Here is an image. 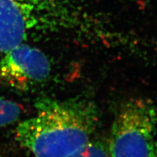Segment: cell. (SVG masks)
<instances>
[{
  "mask_svg": "<svg viewBox=\"0 0 157 157\" xmlns=\"http://www.w3.org/2000/svg\"><path fill=\"white\" fill-rule=\"evenodd\" d=\"M66 157H110L107 146L101 141L90 140L85 146Z\"/></svg>",
  "mask_w": 157,
  "mask_h": 157,
  "instance_id": "8992f818",
  "label": "cell"
},
{
  "mask_svg": "<svg viewBox=\"0 0 157 157\" xmlns=\"http://www.w3.org/2000/svg\"><path fill=\"white\" fill-rule=\"evenodd\" d=\"M0 157H3V156H2V155L1 154H0Z\"/></svg>",
  "mask_w": 157,
  "mask_h": 157,
  "instance_id": "52a82bcc",
  "label": "cell"
},
{
  "mask_svg": "<svg viewBox=\"0 0 157 157\" xmlns=\"http://www.w3.org/2000/svg\"><path fill=\"white\" fill-rule=\"evenodd\" d=\"M36 113L20 122L15 139L34 157H66L92 140L99 112L87 99L42 98Z\"/></svg>",
  "mask_w": 157,
  "mask_h": 157,
  "instance_id": "6da1fadb",
  "label": "cell"
},
{
  "mask_svg": "<svg viewBox=\"0 0 157 157\" xmlns=\"http://www.w3.org/2000/svg\"><path fill=\"white\" fill-rule=\"evenodd\" d=\"M107 148L110 157H157V111L151 102L134 98L121 105Z\"/></svg>",
  "mask_w": 157,
  "mask_h": 157,
  "instance_id": "7a4b0ae2",
  "label": "cell"
},
{
  "mask_svg": "<svg viewBox=\"0 0 157 157\" xmlns=\"http://www.w3.org/2000/svg\"><path fill=\"white\" fill-rule=\"evenodd\" d=\"M21 107L15 102L0 96V127L14 123L19 119Z\"/></svg>",
  "mask_w": 157,
  "mask_h": 157,
  "instance_id": "5b68a950",
  "label": "cell"
},
{
  "mask_svg": "<svg viewBox=\"0 0 157 157\" xmlns=\"http://www.w3.org/2000/svg\"><path fill=\"white\" fill-rule=\"evenodd\" d=\"M38 0H0V56L22 44L36 21Z\"/></svg>",
  "mask_w": 157,
  "mask_h": 157,
  "instance_id": "277c9868",
  "label": "cell"
},
{
  "mask_svg": "<svg viewBox=\"0 0 157 157\" xmlns=\"http://www.w3.org/2000/svg\"><path fill=\"white\" fill-rule=\"evenodd\" d=\"M50 72L46 55L24 42L0 56V80L16 89L37 85L47 80Z\"/></svg>",
  "mask_w": 157,
  "mask_h": 157,
  "instance_id": "3957f363",
  "label": "cell"
}]
</instances>
